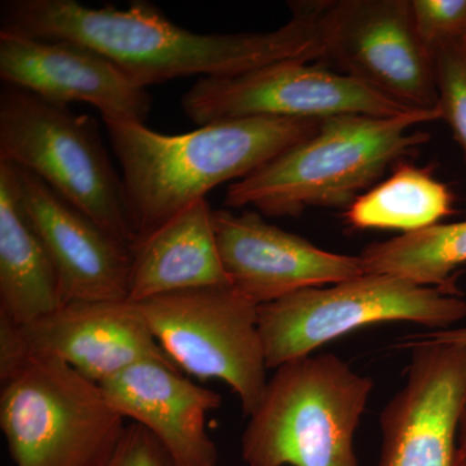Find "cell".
<instances>
[{
  "instance_id": "cell-1",
  "label": "cell",
  "mask_w": 466,
  "mask_h": 466,
  "mask_svg": "<svg viewBox=\"0 0 466 466\" xmlns=\"http://www.w3.org/2000/svg\"><path fill=\"white\" fill-rule=\"evenodd\" d=\"M324 2H290V20L274 32L200 34L177 25L143 0L95 8L76 0H5L0 33L92 48L140 85L201 76L226 78L284 60L324 58Z\"/></svg>"
},
{
  "instance_id": "cell-2",
  "label": "cell",
  "mask_w": 466,
  "mask_h": 466,
  "mask_svg": "<svg viewBox=\"0 0 466 466\" xmlns=\"http://www.w3.org/2000/svg\"><path fill=\"white\" fill-rule=\"evenodd\" d=\"M319 125L315 119L249 116L165 135L144 124L106 122L137 240L220 184L256 173L317 133Z\"/></svg>"
},
{
  "instance_id": "cell-3",
  "label": "cell",
  "mask_w": 466,
  "mask_h": 466,
  "mask_svg": "<svg viewBox=\"0 0 466 466\" xmlns=\"http://www.w3.org/2000/svg\"><path fill=\"white\" fill-rule=\"evenodd\" d=\"M438 109L394 116H339L284 150L256 173L229 184L225 205L262 216L297 217L309 208H346L428 142L419 126L440 121Z\"/></svg>"
},
{
  "instance_id": "cell-4",
  "label": "cell",
  "mask_w": 466,
  "mask_h": 466,
  "mask_svg": "<svg viewBox=\"0 0 466 466\" xmlns=\"http://www.w3.org/2000/svg\"><path fill=\"white\" fill-rule=\"evenodd\" d=\"M373 380L333 354L275 370L241 438L248 466H360L354 435Z\"/></svg>"
},
{
  "instance_id": "cell-5",
  "label": "cell",
  "mask_w": 466,
  "mask_h": 466,
  "mask_svg": "<svg viewBox=\"0 0 466 466\" xmlns=\"http://www.w3.org/2000/svg\"><path fill=\"white\" fill-rule=\"evenodd\" d=\"M0 159L30 171L116 240L133 248L137 236L124 182L92 116L3 85Z\"/></svg>"
},
{
  "instance_id": "cell-6",
  "label": "cell",
  "mask_w": 466,
  "mask_h": 466,
  "mask_svg": "<svg viewBox=\"0 0 466 466\" xmlns=\"http://www.w3.org/2000/svg\"><path fill=\"white\" fill-rule=\"evenodd\" d=\"M0 428L15 466H101L126 428L99 383L56 360L2 380Z\"/></svg>"
},
{
  "instance_id": "cell-7",
  "label": "cell",
  "mask_w": 466,
  "mask_h": 466,
  "mask_svg": "<svg viewBox=\"0 0 466 466\" xmlns=\"http://www.w3.org/2000/svg\"><path fill=\"white\" fill-rule=\"evenodd\" d=\"M465 317L466 300L458 291L382 274L309 288L258 309L268 370L309 357L325 343L370 325L412 321L443 330Z\"/></svg>"
},
{
  "instance_id": "cell-8",
  "label": "cell",
  "mask_w": 466,
  "mask_h": 466,
  "mask_svg": "<svg viewBox=\"0 0 466 466\" xmlns=\"http://www.w3.org/2000/svg\"><path fill=\"white\" fill-rule=\"evenodd\" d=\"M150 332L182 372L226 382L244 415L267 386L258 309L233 287L177 291L137 302Z\"/></svg>"
},
{
  "instance_id": "cell-9",
  "label": "cell",
  "mask_w": 466,
  "mask_h": 466,
  "mask_svg": "<svg viewBox=\"0 0 466 466\" xmlns=\"http://www.w3.org/2000/svg\"><path fill=\"white\" fill-rule=\"evenodd\" d=\"M180 104L198 126L249 116L323 121L339 116H394L413 110L354 76L303 60L278 61L226 78H200Z\"/></svg>"
},
{
  "instance_id": "cell-10",
  "label": "cell",
  "mask_w": 466,
  "mask_h": 466,
  "mask_svg": "<svg viewBox=\"0 0 466 466\" xmlns=\"http://www.w3.org/2000/svg\"><path fill=\"white\" fill-rule=\"evenodd\" d=\"M150 359L175 364L134 300L67 303L26 324L0 315V381L26 361L56 360L101 383Z\"/></svg>"
},
{
  "instance_id": "cell-11",
  "label": "cell",
  "mask_w": 466,
  "mask_h": 466,
  "mask_svg": "<svg viewBox=\"0 0 466 466\" xmlns=\"http://www.w3.org/2000/svg\"><path fill=\"white\" fill-rule=\"evenodd\" d=\"M324 58L410 109H438L434 54L413 23L410 0H325Z\"/></svg>"
},
{
  "instance_id": "cell-12",
  "label": "cell",
  "mask_w": 466,
  "mask_h": 466,
  "mask_svg": "<svg viewBox=\"0 0 466 466\" xmlns=\"http://www.w3.org/2000/svg\"><path fill=\"white\" fill-rule=\"evenodd\" d=\"M406 383L383 408L379 466H456L466 343L419 339Z\"/></svg>"
},
{
  "instance_id": "cell-13",
  "label": "cell",
  "mask_w": 466,
  "mask_h": 466,
  "mask_svg": "<svg viewBox=\"0 0 466 466\" xmlns=\"http://www.w3.org/2000/svg\"><path fill=\"white\" fill-rule=\"evenodd\" d=\"M214 228L232 287L257 306L364 274L360 257L320 249L257 210H214Z\"/></svg>"
},
{
  "instance_id": "cell-14",
  "label": "cell",
  "mask_w": 466,
  "mask_h": 466,
  "mask_svg": "<svg viewBox=\"0 0 466 466\" xmlns=\"http://www.w3.org/2000/svg\"><path fill=\"white\" fill-rule=\"evenodd\" d=\"M0 78L57 106L91 104L104 122L144 124L152 109L146 86L78 43L0 33Z\"/></svg>"
},
{
  "instance_id": "cell-15",
  "label": "cell",
  "mask_w": 466,
  "mask_h": 466,
  "mask_svg": "<svg viewBox=\"0 0 466 466\" xmlns=\"http://www.w3.org/2000/svg\"><path fill=\"white\" fill-rule=\"evenodd\" d=\"M12 165L21 205L56 271L61 306L128 299L130 248L38 177Z\"/></svg>"
},
{
  "instance_id": "cell-16",
  "label": "cell",
  "mask_w": 466,
  "mask_h": 466,
  "mask_svg": "<svg viewBox=\"0 0 466 466\" xmlns=\"http://www.w3.org/2000/svg\"><path fill=\"white\" fill-rule=\"evenodd\" d=\"M99 385L110 406L146 428L174 466H218L219 453L207 429L208 413L222 404L218 392L187 379L175 364L155 359Z\"/></svg>"
},
{
  "instance_id": "cell-17",
  "label": "cell",
  "mask_w": 466,
  "mask_h": 466,
  "mask_svg": "<svg viewBox=\"0 0 466 466\" xmlns=\"http://www.w3.org/2000/svg\"><path fill=\"white\" fill-rule=\"evenodd\" d=\"M211 287H232L220 259L214 210L198 198L131 248L128 299L134 302Z\"/></svg>"
},
{
  "instance_id": "cell-18",
  "label": "cell",
  "mask_w": 466,
  "mask_h": 466,
  "mask_svg": "<svg viewBox=\"0 0 466 466\" xmlns=\"http://www.w3.org/2000/svg\"><path fill=\"white\" fill-rule=\"evenodd\" d=\"M60 306L56 271L21 205L14 165L0 159V315L26 324Z\"/></svg>"
},
{
  "instance_id": "cell-19",
  "label": "cell",
  "mask_w": 466,
  "mask_h": 466,
  "mask_svg": "<svg viewBox=\"0 0 466 466\" xmlns=\"http://www.w3.org/2000/svg\"><path fill=\"white\" fill-rule=\"evenodd\" d=\"M456 198L433 168L400 161L390 177L359 196L346 208L345 220L357 229L410 233L440 225L453 216Z\"/></svg>"
},
{
  "instance_id": "cell-20",
  "label": "cell",
  "mask_w": 466,
  "mask_h": 466,
  "mask_svg": "<svg viewBox=\"0 0 466 466\" xmlns=\"http://www.w3.org/2000/svg\"><path fill=\"white\" fill-rule=\"evenodd\" d=\"M359 257L364 274L398 276L424 287L456 291L453 272L466 265V220L373 242Z\"/></svg>"
},
{
  "instance_id": "cell-21",
  "label": "cell",
  "mask_w": 466,
  "mask_h": 466,
  "mask_svg": "<svg viewBox=\"0 0 466 466\" xmlns=\"http://www.w3.org/2000/svg\"><path fill=\"white\" fill-rule=\"evenodd\" d=\"M438 110L461 149L466 165V51L462 45L433 51Z\"/></svg>"
},
{
  "instance_id": "cell-22",
  "label": "cell",
  "mask_w": 466,
  "mask_h": 466,
  "mask_svg": "<svg viewBox=\"0 0 466 466\" xmlns=\"http://www.w3.org/2000/svg\"><path fill=\"white\" fill-rule=\"evenodd\" d=\"M420 39L431 52L466 41V0H410Z\"/></svg>"
},
{
  "instance_id": "cell-23",
  "label": "cell",
  "mask_w": 466,
  "mask_h": 466,
  "mask_svg": "<svg viewBox=\"0 0 466 466\" xmlns=\"http://www.w3.org/2000/svg\"><path fill=\"white\" fill-rule=\"evenodd\" d=\"M101 466H174L164 447L142 425H126L112 456Z\"/></svg>"
},
{
  "instance_id": "cell-24",
  "label": "cell",
  "mask_w": 466,
  "mask_h": 466,
  "mask_svg": "<svg viewBox=\"0 0 466 466\" xmlns=\"http://www.w3.org/2000/svg\"><path fill=\"white\" fill-rule=\"evenodd\" d=\"M420 339L433 342L466 343V327L435 330V332L422 334V336H420Z\"/></svg>"
},
{
  "instance_id": "cell-25",
  "label": "cell",
  "mask_w": 466,
  "mask_h": 466,
  "mask_svg": "<svg viewBox=\"0 0 466 466\" xmlns=\"http://www.w3.org/2000/svg\"><path fill=\"white\" fill-rule=\"evenodd\" d=\"M456 466H466V398L460 416Z\"/></svg>"
},
{
  "instance_id": "cell-26",
  "label": "cell",
  "mask_w": 466,
  "mask_h": 466,
  "mask_svg": "<svg viewBox=\"0 0 466 466\" xmlns=\"http://www.w3.org/2000/svg\"><path fill=\"white\" fill-rule=\"evenodd\" d=\"M461 45H462V47H464L465 51H466V41L464 43H461Z\"/></svg>"
}]
</instances>
